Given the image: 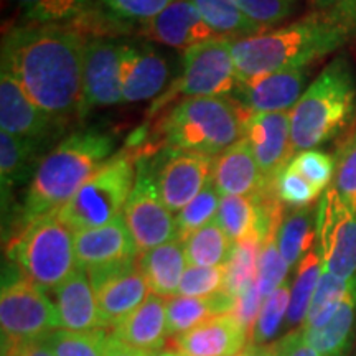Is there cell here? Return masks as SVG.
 <instances>
[{
  "mask_svg": "<svg viewBox=\"0 0 356 356\" xmlns=\"http://www.w3.org/2000/svg\"><path fill=\"white\" fill-rule=\"evenodd\" d=\"M83 33L71 25H15L2 38V68L51 118L79 115L83 99Z\"/></svg>",
  "mask_w": 356,
  "mask_h": 356,
  "instance_id": "cell-1",
  "label": "cell"
},
{
  "mask_svg": "<svg viewBox=\"0 0 356 356\" xmlns=\"http://www.w3.org/2000/svg\"><path fill=\"white\" fill-rule=\"evenodd\" d=\"M355 35L356 30L343 20L315 10L280 29L231 40L238 81L305 68L345 47Z\"/></svg>",
  "mask_w": 356,
  "mask_h": 356,
  "instance_id": "cell-2",
  "label": "cell"
},
{
  "mask_svg": "<svg viewBox=\"0 0 356 356\" xmlns=\"http://www.w3.org/2000/svg\"><path fill=\"white\" fill-rule=\"evenodd\" d=\"M115 139L99 129H83L65 137L40 159L26 186L19 226L38 218L58 215L78 190L113 157Z\"/></svg>",
  "mask_w": 356,
  "mask_h": 356,
  "instance_id": "cell-3",
  "label": "cell"
},
{
  "mask_svg": "<svg viewBox=\"0 0 356 356\" xmlns=\"http://www.w3.org/2000/svg\"><path fill=\"white\" fill-rule=\"evenodd\" d=\"M356 74L353 65L340 55L325 66L291 111L292 152L317 149L335 139L353 121Z\"/></svg>",
  "mask_w": 356,
  "mask_h": 356,
  "instance_id": "cell-4",
  "label": "cell"
},
{
  "mask_svg": "<svg viewBox=\"0 0 356 356\" xmlns=\"http://www.w3.org/2000/svg\"><path fill=\"white\" fill-rule=\"evenodd\" d=\"M249 118L231 96L186 97L163 115L157 131L165 147L213 157L243 139Z\"/></svg>",
  "mask_w": 356,
  "mask_h": 356,
  "instance_id": "cell-5",
  "label": "cell"
},
{
  "mask_svg": "<svg viewBox=\"0 0 356 356\" xmlns=\"http://www.w3.org/2000/svg\"><path fill=\"white\" fill-rule=\"evenodd\" d=\"M73 233L58 215L38 218L10 239L8 259L37 286L56 291L79 267Z\"/></svg>",
  "mask_w": 356,
  "mask_h": 356,
  "instance_id": "cell-6",
  "label": "cell"
},
{
  "mask_svg": "<svg viewBox=\"0 0 356 356\" xmlns=\"http://www.w3.org/2000/svg\"><path fill=\"white\" fill-rule=\"evenodd\" d=\"M137 160L129 152L111 157L58 211V218L76 233L101 228L124 215L136 184Z\"/></svg>",
  "mask_w": 356,
  "mask_h": 356,
  "instance_id": "cell-7",
  "label": "cell"
},
{
  "mask_svg": "<svg viewBox=\"0 0 356 356\" xmlns=\"http://www.w3.org/2000/svg\"><path fill=\"white\" fill-rule=\"evenodd\" d=\"M2 356H13L22 345L43 340L61 327L58 309L33 280L15 267L3 277L0 296Z\"/></svg>",
  "mask_w": 356,
  "mask_h": 356,
  "instance_id": "cell-8",
  "label": "cell"
},
{
  "mask_svg": "<svg viewBox=\"0 0 356 356\" xmlns=\"http://www.w3.org/2000/svg\"><path fill=\"white\" fill-rule=\"evenodd\" d=\"M238 86L233 47L229 38H211L190 48L184 55L181 76L165 96L160 97L150 113L165 106L177 96L186 97H225Z\"/></svg>",
  "mask_w": 356,
  "mask_h": 356,
  "instance_id": "cell-9",
  "label": "cell"
},
{
  "mask_svg": "<svg viewBox=\"0 0 356 356\" xmlns=\"http://www.w3.org/2000/svg\"><path fill=\"white\" fill-rule=\"evenodd\" d=\"M124 218L140 254L178 239L177 221L160 197L152 163L147 159L137 160L136 184Z\"/></svg>",
  "mask_w": 356,
  "mask_h": 356,
  "instance_id": "cell-10",
  "label": "cell"
},
{
  "mask_svg": "<svg viewBox=\"0 0 356 356\" xmlns=\"http://www.w3.org/2000/svg\"><path fill=\"white\" fill-rule=\"evenodd\" d=\"M317 249L323 273L341 280L356 275V207H351L332 186L317 207Z\"/></svg>",
  "mask_w": 356,
  "mask_h": 356,
  "instance_id": "cell-11",
  "label": "cell"
},
{
  "mask_svg": "<svg viewBox=\"0 0 356 356\" xmlns=\"http://www.w3.org/2000/svg\"><path fill=\"white\" fill-rule=\"evenodd\" d=\"M163 203L172 213H180L211 181L215 160L211 155L167 147L150 162Z\"/></svg>",
  "mask_w": 356,
  "mask_h": 356,
  "instance_id": "cell-12",
  "label": "cell"
},
{
  "mask_svg": "<svg viewBox=\"0 0 356 356\" xmlns=\"http://www.w3.org/2000/svg\"><path fill=\"white\" fill-rule=\"evenodd\" d=\"M92 289L104 330H114L144 304L149 297V284L137 259L91 270Z\"/></svg>",
  "mask_w": 356,
  "mask_h": 356,
  "instance_id": "cell-13",
  "label": "cell"
},
{
  "mask_svg": "<svg viewBox=\"0 0 356 356\" xmlns=\"http://www.w3.org/2000/svg\"><path fill=\"white\" fill-rule=\"evenodd\" d=\"M121 42L108 37H92L84 43L83 99L79 115L91 109L109 108L122 101L119 76Z\"/></svg>",
  "mask_w": 356,
  "mask_h": 356,
  "instance_id": "cell-14",
  "label": "cell"
},
{
  "mask_svg": "<svg viewBox=\"0 0 356 356\" xmlns=\"http://www.w3.org/2000/svg\"><path fill=\"white\" fill-rule=\"evenodd\" d=\"M0 127L2 132L47 145L65 131L58 121L40 109L7 70L0 71Z\"/></svg>",
  "mask_w": 356,
  "mask_h": 356,
  "instance_id": "cell-15",
  "label": "cell"
},
{
  "mask_svg": "<svg viewBox=\"0 0 356 356\" xmlns=\"http://www.w3.org/2000/svg\"><path fill=\"white\" fill-rule=\"evenodd\" d=\"M305 83V68L277 71L246 81H238L231 97L251 115L291 113L304 95Z\"/></svg>",
  "mask_w": 356,
  "mask_h": 356,
  "instance_id": "cell-16",
  "label": "cell"
},
{
  "mask_svg": "<svg viewBox=\"0 0 356 356\" xmlns=\"http://www.w3.org/2000/svg\"><path fill=\"white\" fill-rule=\"evenodd\" d=\"M119 76L124 102L152 99L163 91L170 66L162 53L147 43L121 42Z\"/></svg>",
  "mask_w": 356,
  "mask_h": 356,
  "instance_id": "cell-17",
  "label": "cell"
},
{
  "mask_svg": "<svg viewBox=\"0 0 356 356\" xmlns=\"http://www.w3.org/2000/svg\"><path fill=\"white\" fill-rule=\"evenodd\" d=\"M244 137L251 145L266 185H275L280 172L293 157L291 113L251 115Z\"/></svg>",
  "mask_w": 356,
  "mask_h": 356,
  "instance_id": "cell-18",
  "label": "cell"
},
{
  "mask_svg": "<svg viewBox=\"0 0 356 356\" xmlns=\"http://www.w3.org/2000/svg\"><path fill=\"white\" fill-rule=\"evenodd\" d=\"M74 249L78 266L88 273L134 261L139 256L124 215L101 228L76 231Z\"/></svg>",
  "mask_w": 356,
  "mask_h": 356,
  "instance_id": "cell-19",
  "label": "cell"
},
{
  "mask_svg": "<svg viewBox=\"0 0 356 356\" xmlns=\"http://www.w3.org/2000/svg\"><path fill=\"white\" fill-rule=\"evenodd\" d=\"M142 35L155 43L184 51L218 37L191 0H175L142 26Z\"/></svg>",
  "mask_w": 356,
  "mask_h": 356,
  "instance_id": "cell-20",
  "label": "cell"
},
{
  "mask_svg": "<svg viewBox=\"0 0 356 356\" xmlns=\"http://www.w3.org/2000/svg\"><path fill=\"white\" fill-rule=\"evenodd\" d=\"M167 343L175 346L181 356H234L249 345V337L228 314L207 320Z\"/></svg>",
  "mask_w": 356,
  "mask_h": 356,
  "instance_id": "cell-21",
  "label": "cell"
},
{
  "mask_svg": "<svg viewBox=\"0 0 356 356\" xmlns=\"http://www.w3.org/2000/svg\"><path fill=\"white\" fill-rule=\"evenodd\" d=\"M56 309L60 315L61 328L70 332H97L104 330L99 309H97L96 292L92 289L88 270L78 267L70 279L55 291Z\"/></svg>",
  "mask_w": 356,
  "mask_h": 356,
  "instance_id": "cell-22",
  "label": "cell"
},
{
  "mask_svg": "<svg viewBox=\"0 0 356 356\" xmlns=\"http://www.w3.org/2000/svg\"><path fill=\"white\" fill-rule=\"evenodd\" d=\"M211 180L221 197H249L266 186L246 137L218 155Z\"/></svg>",
  "mask_w": 356,
  "mask_h": 356,
  "instance_id": "cell-23",
  "label": "cell"
},
{
  "mask_svg": "<svg viewBox=\"0 0 356 356\" xmlns=\"http://www.w3.org/2000/svg\"><path fill=\"white\" fill-rule=\"evenodd\" d=\"M111 333L132 348L157 353L168 341L167 304L162 297L149 293L144 304Z\"/></svg>",
  "mask_w": 356,
  "mask_h": 356,
  "instance_id": "cell-24",
  "label": "cell"
},
{
  "mask_svg": "<svg viewBox=\"0 0 356 356\" xmlns=\"http://www.w3.org/2000/svg\"><path fill=\"white\" fill-rule=\"evenodd\" d=\"M140 269L152 293L159 297H175L181 277L186 269V256L184 241L165 243L162 246L144 252L139 259Z\"/></svg>",
  "mask_w": 356,
  "mask_h": 356,
  "instance_id": "cell-25",
  "label": "cell"
},
{
  "mask_svg": "<svg viewBox=\"0 0 356 356\" xmlns=\"http://www.w3.org/2000/svg\"><path fill=\"white\" fill-rule=\"evenodd\" d=\"M356 328V275L350 279L348 291L330 322L315 330H304L307 343L322 356H348Z\"/></svg>",
  "mask_w": 356,
  "mask_h": 356,
  "instance_id": "cell-26",
  "label": "cell"
},
{
  "mask_svg": "<svg viewBox=\"0 0 356 356\" xmlns=\"http://www.w3.org/2000/svg\"><path fill=\"white\" fill-rule=\"evenodd\" d=\"M236 297L222 291L210 297H172L167 302L168 335L180 337L197 325L233 312Z\"/></svg>",
  "mask_w": 356,
  "mask_h": 356,
  "instance_id": "cell-27",
  "label": "cell"
},
{
  "mask_svg": "<svg viewBox=\"0 0 356 356\" xmlns=\"http://www.w3.org/2000/svg\"><path fill=\"white\" fill-rule=\"evenodd\" d=\"M44 145L0 132V178L3 198L13 186L32 180L38 167V154Z\"/></svg>",
  "mask_w": 356,
  "mask_h": 356,
  "instance_id": "cell-28",
  "label": "cell"
},
{
  "mask_svg": "<svg viewBox=\"0 0 356 356\" xmlns=\"http://www.w3.org/2000/svg\"><path fill=\"white\" fill-rule=\"evenodd\" d=\"M317 239V208L292 210L284 216L277 231V248L289 267L302 261Z\"/></svg>",
  "mask_w": 356,
  "mask_h": 356,
  "instance_id": "cell-29",
  "label": "cell"
},
{
  "mask_svg": "<svg viewBox=\"0 0 356 356\" xmlns=\"http://www.w3.org/2000/svg\"><path fill=\"white\" fill-rule=\"evenodd\" d=\"M200 15L218 37L238 40L264 33L267 30L254 24L234 0H191Z\"/></svg>",
  "mask_w": 356,
  "mask_h": 356,
  "instance_id": "cell-30",
  "label": "cell"
},
{
  "mask_svg": "<svg viewBox=\"0 0 356 356\" xmlns=\"http://www.w3.org/2000/svg\"><path fill=\"white\" fill-rule=\"evenodd\" d=\"M323 267L317 246L312 248L297 266L296 280L291 289V304L287 310V327H299L305 322L307 312H309L312 297H314L317 286L322 277Z\"/></svg>",
  "mask_w": 356,
  "mask_h": 356,
  "instance_id": "cell-31",
  "label": "cell"
},
{
  "mask_svg": "<svg viewBox=\"0 0 356 356\" xmlns=\"http://www.w3.org/2000/svg\"><path fill=\"white\" fill-rule=\"evenodd\" d=\"M184 246L188 266L216 267L226 266L234 243L218 225V221H213L188 236L184 241Z\"/></svg>",
  "mask_w": 356,
  "mask_h": 356,
  "instance_id": "cell-32",
  "label": "cell"
},
{
  "mask_svg": "<svg viewBox=\"0 0 356 356\" xmlns=\"http://www.w3.org/2000/svg\"><path fill=\"white\" fill-rule=\"evenodd\" d=\"M264 241L259 236H249L234 243L229 261L226 262L225 291L233 297H239L252 284H256L257 264Z\"/></svg>",
  "mask_w": 356,
  "mask_h": 356,
  "instance_id": "cell-33",
  "label": "cell"
},
{
  "mask_svg": "<svg viewBox=\"0 0 356 356\" xmlns=\"http://www.w3.org/2000/svg\"><path fill=\"white\" fill-rule=\"evenodd\" d=\"M30 24L68 25L81 19L96 0H12Z\"/></svg>",
  "mask_w": 356,
  "mask_h": 356,
  "instance_id": "cell-34",
  "label": "cell"
},
{
  "mask_svg": "<svg viewBox=\"0 0 356 356\" xmlns=\"http://www.w3.org/2000/svg\"><path fill=\"white\" fill-rule=\"evenodd\" d=\"M348 286L350 280H341L328 273H322L317 291L312 297L309 312H307L304 330H315L330 322L338 307L343 302Z\"/></svg>",
  "mask_w": 356,
  "mask_h": 356,
  "instance_id": "cell-35",
  "label": "cell"
},
{
  "mask_svg": "<svg viewBox=\"0 0 356 356\" xmlns=\"http://www.w3.org/2000/svg\"><path fill=\"white\" fill-rule=\"evenodd\" d=\"M108 338V330L79 333L60 328L44 337L43 341L55 356H106Z\"/></svg>",
  "mask_w": 356,
  "mask_h": 356,
  "instance_id": "cell-36",
  "label": "cell"
},
{
  "mask_svg": "<svg viewBox=\"0 0 356 356\" xmlns=\"http://www.w3.org/2000/svg\"><path fill=\"white\" fill-rule=\"evenodd\" d=\"M220 193H218L216 186L213 185V180L202 190L193 202H190L186 207L178 213L177 229H178V239L185 241L188 236L197 233L198 229L204 228L218 216V210H220Z\"/></svg>",
  "mask_w": 356,
  "mask_h": 356,
  "instance_id": "cell-37",
  "label": "cell"
},
{
  "mask_svg": "<svg viewBox=\"0 0 356 356\" xmlns=\"http://www.w3.org/2000/svg\"><path fill=\"white\" fill-rule=\"evenodd\" d=\"M101 13L113 24L144 26L175 0H96Z\"/></svg>",
  "mask_w": 356,
  "mask_h": 356,
  "instance_id": "cell-38",
  "label": "cell"
},
{
  "mask_svg": "<svg viewBox=\"0 0 356 356\" xmlns=\"http://www.w3.org/2000/svg\"><path fill=\"white\" fill-rule=\"evenodd\" d=\"M291 284L286 280L277 291H274L264 300L249 345H264L277 333L280 323L287 315L289 304H291Z\"/></svg>",
  "mask_w": 356,
  "mask_h": 356,
  "instance_id": "cell-39",
  "label": "cell"
},
{
  "mask_svg": "<svg viewBox=\"0 0 356 356\" xmlns=\"http://www.w3.org/2000/svg\"><path fill=\"white\" fill-rule=\"evenodd\" d=\"M289 269L291 267L277 248V236H273L262 244L259 264H257L256 286L264 300L286 282Z\"/></svg>",
  "mask_w": 356,
  "mask_h": 356,
  "instance_id": "cell-40",
  "label": "cell"
},
{
  "mask_svg": "<svg viewBox=\"0 0 356 356\" xmlns=\"http://www.w3.org/2000/svg\"><path fill=\"white\" fill-rule=\"evenodd\" d=\"M275 193H277L280 203L291 210H302V208L312 207L315 200L323 195L291 165L284 168L277 177Z\"/></svg>",
  "mask_w": 356,
  "mask_h": 356,
  "instance_id": "cell-41",
  "label": "cell"
},
{
  "mask_svg": "<svg viewBox=\"0 0 356 356\" xmlns=\"http://www.w3.org/2000/svg\"><path fill=\"white\" fill-rule=\"evenodd\" d=\"M289 165L296 168L302 177L307 178L322 193L328 190V186L333 181V177H335V159L318 149H310L296 154L289 162Z\"/></svg>",
  "mask_w": 356,
  "mask_h": 356,
  "instance_id": "cell-42",
  "label": "cell"
},
{
  "mask_svg": "<svg viewBox=\"0 0 356 356\" xmlns=\"http://www.w3.org/2000/svg\"><path fill=\"white\" fill-rule=\"evenodd\" d=\"M332 188L351 207H356V124L353 132L338 150Z\"/></svg>",
  "mask_w": 356,
  "mask_h": 356,
  "instance_id": "cell-43",
  "label": "cell"
},
{
  "mask_svg": "<svg viewBox=\"0 0 356 356\" xmlns=\"http://www.w3.org/2000/svg\"><path fill=\"white\" fill-rule=\"evenodd\" d=\"M226 267L188 266L181 277L178 293L184 297H210L225 289Z\"/></svg>",
  "mask_w": 356,
  "mask_h": 356,
  "instance_id": "cell-44",
  "label": "cell"
},
{
  "mask_svg": "<svg viewBox=\"0 0 356 356\" xmlns=\"http://www.w3.org/2000/svg\"><path fill=\"white\" fill-rule=\"evenodd\" d=\"M234 3L254 24L267 30L291 19L299 0H234Z\"/></svg>",
  "mask_w": 356,
  "mask_h": 356,
  "instance_id": "cell-45",
  "label": "cell"
},
{
  "mask_svg": "<svg viewBox=\"0 0 356 356\" xmlns=\"http://www.w3.org/2000/svg\"><path fill=\"white\" fill-rule=\"evenodd\" d=\"M262 304H264V297L261 296L259 289H257L256 284H252L251 287L248 289L246 292H243L241 296L236 297L233 315L236 322H238L244 328V332L248 333L249 341H251L252 332H254L257 317H259Z\"/></svg>",
  "mask_w": 356,
  "mask_h": 356,
  "instance_id": "cell-46",
  "label": "cell"
},
{
  "mask_svg": "<svg viewBox=\"0 0 356 356\" xmlns=\"http://www.w3.org/2000/svg\"><path fill=\"white\" fill-rule=\"evenodd\" d=\"M275 356H322L314 346L307 343L304 330H291L274 343Z\"/></svg>",
  "mask_w": 356,
  "mask_h": 356,
  "instance_id": "cell-47",
  "label": "cell"
},
{
  "mask_svg": "<svg viewBox=\"0 0 356 356\" xmlns=\"http://www.w3.org/2000/svg\"><path fill=\"white\" fill-rule=\"evenodd\" d=\"M315 10L330 13L356 30V0H312Z\"/></svg>",
  "mask_w": 356,
  "mask_h": 356,
  "instance_id": "cell-48",
  "label": "cell"
},
{
  "mask_svg": "<svg viewBox=\"0 0 356 356\" xmlns=\"http://www.w3.org/2000/svg\"><path fill=\"white\" fill-rule=\"evenodd\" d=\"M106 356H155V353L150 351L132 348L122 341H119L113 333H109L108 338V350H106Z\"/></svg>",
  "mask_w": 356,
  "mask_h": 356,
  "instance_id": "cell-49",
  "label": "cell"
},
{
  "mask_svg": "<svg viewBox=\"0 0 356 356\" xmlns=\"http://www.w3.org/2000/svg\"><path fill=\"white\" fill-rule=\"evenodd\" d=\"M13 356H55V355H53V351L44 345L43 340H38V341H30V343L22 345Z\"/></svg>",
  "mask_w": 356,
  "mask_h": 356,
  "instance_id": "cell-50",
  "label": "cell"
},
{
  "mask_svg": "<svg viewBox=\"0 0 356 356\" xmlns=\"http://www.w3.org/2000/svg\"><path fill=\"white\" fill-rule=\"evenodd\" d=\"M155 356H181V355H180V351L175 348V346H172L170 343H167L162 350L155 353Z\"/></svg>",
  "mask_w": 356,
  "mask_h": 356,
  "instance_id": "cell-51",
  "label": "cell"
},
{
  "mask_svg": "<svg viewBox=\"0 0 356 356\" xmlns=\"http://www.w3.org/2000/svg\"><path fill=\"white\" fill-rule=\"evenodd\" d=\"M234 356H256V350H254V346H252V345H248L246 348L241 351V353H238Z\"/></svg>",
  "mask_w": 356,
  "mask_h": 356,
  "instance_id": "cell-52",
  "label": "cell"
},
{
  "mask_svg": "<svg viewBox=\"0 0 356 356\" xmlns=\"http://www.w3.org/2000/svg\"><path fill=\"white\" fill-rule=\"evenodd\" d=\"M353 356H356V350H355V353H353Z\"/></svg>",
  "mask_w": 356,
  "mask_h": 356,
  "instance_id": "cell-53",
  "label": "cell"
}]
</instances>
